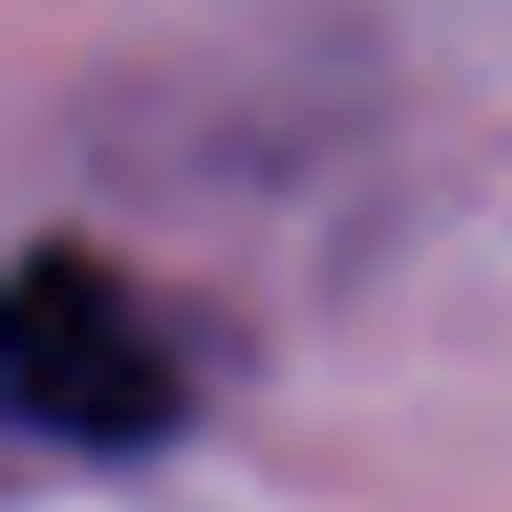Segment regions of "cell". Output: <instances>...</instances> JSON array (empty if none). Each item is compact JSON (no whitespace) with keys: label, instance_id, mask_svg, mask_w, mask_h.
<instances>
[{"label":"cell","instance_id":"obj_1","mask_svg":"<svg viewBox=\"0 0 512 512\" xmlns=\"http://www.w3.org/2000/svg\"><path fill=\"white\" fill-rule=\"evenodd\" d=\"M0 371H11V414L33 436L66 447H153L175 425V360L153 349L142 306L120 295V273L88 262L77 240H44L11 273V316H0Z\"/></svg>","mask_w":512,"mask_h":512}]
</instances>
